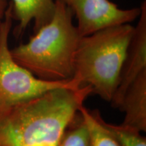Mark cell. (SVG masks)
I'll list each match as a JSON object with an SVG mask.
<instances>
[{"mask_svg": "<svg viewBox=\"0 0 146 146\" xmlns=\"http://www.w3.org/2000/svg\"><path fill=\"white\" fill-rule=\"evenodd\" d=\"M100 122L120 146H146V139L134 128L125 125H116L108 123L99 114Z\"/></svg>", "mask_w": 146, "mask_h": 146, "instance_id": "11", "label": "cell"}, {"mask_svg": "<svg viewBox=\"0 0 146 146\" xmlns=\"http://www.w3.org/2000/svg\"><path fill=\"white\" fill-rule=\"evenodd\" d=\"M72 16L62 0H56L50 21L35 32L27 43L10 50L14 60L40 79H72L74 55L81 37L73 25Z\"/></svg>", "mask_w": 146, "mask_h": 146, "instance_id": "2", "label": "cell"}, {"mask_svg": "<svg viewBox=\"0 0 146 146\" xmlns=\"http://www.w3.org/2000/svg\"><path fill=\"white\" fill-rule=\"evenodd\" d=\"M118 109L125 114L123 125L146 131V70L128 87Z\"/></svg>", "mask_w": 146, "mask_h": 146, "instance_id": "7", "label": "cell"}, {"mask_svg": "<svg viewBox=\"0 0 146 146\" xmlns=\"http://www.w3.org/2000/svg\"><path fill=\"white\" fill-rule=\"evenodd\" d=\"M79 112L89 131V146H120L100 122L99 111H90L83 105L80 108Z\"/></svg>", "mask_w": 146, "mask_h": 146, "instance_id": "9", "label": "cell"}, {"mask_svg": "<svg viewBox=\"0 0 146 146\" xmlns=\"http://www.w3.org/2000/svg\"><path fill=\"white\" fill-rule=\"evenodd\" d=\"M8 0H0V21L3 20L4 18L5 12L9 6Z\"/></svg>", "mask_w": 146, "mask_h": 146, "instance_id": "12", "label": "cell"}, {"mask_svg": "<svg viewBox=\"0 0 146 146\" xmlns=\"http://www.w3.org/2000/svg\"><path fill=\"white\" fill-rule=\"evenodd\" d=\"M0 34H1V21H0Z\"/></svg>", "mask_w": 146, "mask_h": 146, "instance_id": "13", "label": "cell"}, {"mask_svg": "<svg viewBox=\"0 0 146 146\" xmlns=\"http://www.w3.org/2000/svg\"><path fill=\"white\" fill-rule=\"evenodd\" d=\"M133 31L134 27L124 24L81 36L74 55L72 78L81 85H89L92 94L111 102Z\"/></svg>", "mask_w": 146, "mask_h": 146, "instance_id": "3", "label": "cell"}, {"mask_svg": "<svg viewBox=\"0 0 146 146\" xmlns=\"http://www.w3.org/2000/svg\"><path fill=\"white\" fill-rule=\"evenodd\" d=\"M89 134L79 110L64 133L58 146H89Z\"/></svg>", "mask_w": 146, "mask_h": 146, "instance_id": "10", "label": "cell"}, {"mask_svg": "<svg viewBox=\"0 0 146 146\" xmlns=\"http://www.w3.org/2000/svg\"><path fill=\"white\" fill-rule=\"evenodd\" d=\"M13 18L18 21L17 34L20 35L31 22L34 31L50 21L56 9V0H12Z\"/></svg>", "mask_w": 146, "mask_h": 146, "instance_id": "8", "label": "cell"}, {"mask_svg": "<svg viewBox=\"0 0 146 146\" xmlns=\"http://www.w3.org/2000/svg\"><path fill=\"white\" fill-rule=\"evenodd\" d=\"M77 20L81 36L116 25L130 24L139 16L141 8L121 9L109 0H62Z\"/></svg>", "mask_w": 146, "mask_h": 146, "instance_id": "5", "label": "cell"}, {"mask_svg": "<svg viewBox=\"0 0 146 146\" xmlns=\"http://www.w3.org/2000/svg\"><path fill=\"white\" fill-rule=\"evenodd\" d=\"M92 89L64 87L0 107V146H58Z\"/></svg>", "mask_w": 146, "mask_h": 146, "instance_id": "1", "label": "cell"}, {"mask_svg": "<svg viewBox=\"0 0 146 146\" xmlns=\"http://www.w3.org/2000/svg\"><path fill=\"white\" fill-rule=\"evenodd\" d=\"M12 5L1 21L0 34V107L10 106L54 90L82 85L74 79L49 81L36 77L12 58L9 48V35L12 26Z\"/></svg>", "mask_w": 146, "mask_h": 146, "instance_id": "4", "label": "cell"}, {"mask_svg": "<svg viewBox=\"0 0 146 146\" xmlns=\"http://www.w3.org/2000/svg\"><path fill=\"white\" fill-rule=\"evenodd\" d=\"M138 23L134 27L128 45L125 60L120 70L119 81L111 104L118 108L129 85L143 71L146 70V1L141 5Z\"/></svg>", "mask_w": 146, "mask_h": 146, "instance_id": "6", "label": "cell"}]
</instances>
